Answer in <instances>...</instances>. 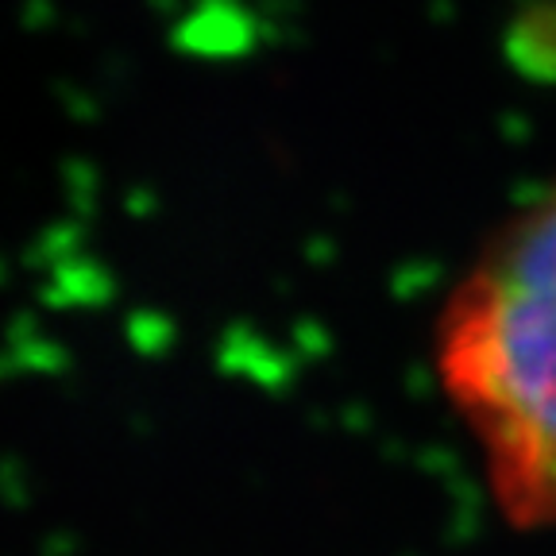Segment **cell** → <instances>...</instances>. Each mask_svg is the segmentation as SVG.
I'll return each mask as SVG.
<instances>
[{
	"label": "cell",
	"mask_w": 556,
	"mask_h": 556,
	"mask_svg": "<svg viewBox=\"0 0 556 556\" xmlns=\"http://www.w3.org/2000/svg\"><path fill=\"white\" fill-rule=\"evenodd\" d=\"M437 375L498 510L556 530V182L460 275L437 321Z\"/></svg>",
	"instance_id": "1"
}]
</instances>
